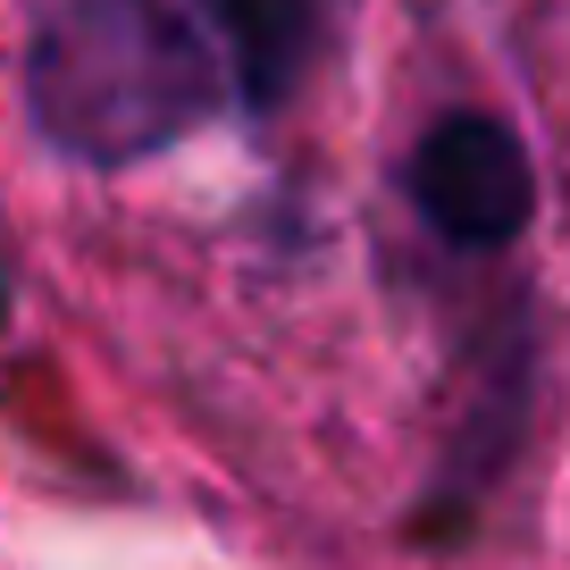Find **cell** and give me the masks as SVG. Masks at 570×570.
I'll return each mask as SVG.
<instances>
[{
	"label": "cell",
	"instance_id": "1",
	"mask_svg": "<svg viewBox=\"0 0 570 570\" xmlns=\"http://www.w3.org/2000/svg\"><path fill=\"white\" fill-rule=\"evenodd\" d=\"M218 92V42L185 0H51L26 42V118L85 168H135L185 142Z\"/></svg>",
	"mask_w": 570,
	"mask_h": 570
},
{
	"label": "cell",
	"instance_id": "2",
	"mask_svg": "<svg viewBox=\"0 0 570 570\" xmlns=\"http://www.w3.org/2000/svg\"><path fill=\"white\" fill-rule=\"evenodd\" d=\"M403 194L428 218V235H445L453 252H503L537 218V168H529V142L503 118L453 109L403 160Z\"/></svg>",
	"mask_w": 570,
	"mask_h": 570
},
{
	"label": "cell",
	"instance_id": "3",
	"mask_svg": "<svg viewBox=\"0 0 570 570\" xmlns=\"http://www.w3.org/2000/svg\"><path fill=\"white\" fill-rule=\"evenodd\" d=\"M202 26L235 68V101L252 118L285 109V92L303 85L311 51H320V0H202Z\"/></svg>",
	"mask_w": 570,
	"mask_h": 570
},
{
	"label": "cell",
	"instance_id": "4",
	"mask_svg": "<svg viewBox=\"0 0 570 570\" xmlns=\"http://www.w3.org/2000/svg\"><path fill=\"white\" fill-rule=\"evenodd\" d=\"M0 311H9V277H0Z\"/></svg>",
	"mask_w": 570,
	"mask_h": 570
}]
</instances>
